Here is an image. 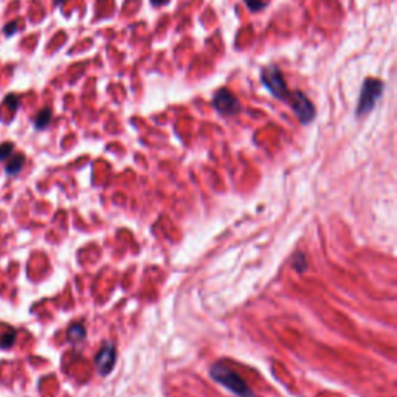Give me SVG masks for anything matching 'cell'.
<instances>
[{"mask_svg":"<svg viewBox=\"0 0 397 397\" xmlns=\"http://www.w3.org/2000/svg\"><path fill=\"white\" fill-rule=\"evenodd\" d=\"M210 375L214 382H218L219 385L225 387L238 397H253L252 389L248 388L247 383L244 382L241 375L228 365L220 364V361L219 364H214L210 369Z\"/></svg>","mask_w":397,"mask_h":397,"instance_id":"1","label":"cell"},{"mask_svg":"<svg viewBox=\"0 0 397 397\" xmlns=\"http://www.w3.org/2000/svg\"><path fill=\"white\" fill-rule=\"evenodd\" d=\"M383 89H385V84H383L380 80L369 78L365 81L359 96L357 107H355V114H357V117H364L369 114L375 106H377L379 100L382 98Z\"/></svg>","mask_w":397,"mask_h":397,"instance_id":"2","label":"cell"},{"mask_svg":"<svg viewBox=\"0 0 397 397\" xmlns=\"http://www.w3.org/2000/svg\"><path fill=\"white\" fill-rule=\"evenodd\" d=\"M261 81L262 84L269 89V92L276 96L278 100L281 101L289 100L290 92L287 89V84H285V80L283 76V72L280 70V67L274 64L264 67L261 70Z\"/></svg>","mask_w":397,"mask_h":397,"instance_id":"3","label":"cell"},{"mask_svg":"<svg viewBox=\"0 0 397 397\" xmlns=\"http://www.w3.org/2000/svg\"><path fill=\"white\" fill-rule=\"evenodd\" d=\"M289 101H290L292 110H294L295 117L298 118V121L304 124V126L315 120L317 109L315 106H313V103L308 98V95L301 92V90H295V92H292L289 96Z\"/></svg>","mask_w":397,"mask_h":397,"instance_id":"4","label":"cell"},{"mask_svg":"<svg viewBox=\"0 0 397 397\" xmlns=\"http://www.w3.org/2000/svg\"><path fill=\"white\" fill-rule=\"evenodd\" d=\"M211 104H213V107L218 110L219 114L225 115V117H233V115L241 112V103H239V100L236 98V96L233 95V92H230V90L225 89V87L219 89L218 92L213 95Z\"/></svg>","mask_w":397,"mask_h":397,"instance_id":"5","label":"cell"},{"mask_svg":"<svg viewBox=\"0 0 397 397\" xmlns=\"http://www.w3.org/2000/svg\"><path fill=\"white\" fill-rule=\"evenodd\" d=\"M117 361V347L114 343H104L95 357V365L101 375L112 373Z\"/></svg>","mask_w":397,"mask_h":397,"instance_id":"6","label":"cell"},{"mask_svg":"<svg viewBox=\"0 0 397 397\" xmlns=\"http://www.w3.org/2000/svg\"><path fill=\"white\" fill-rule=\"evenodd\" d=\"M25 163V156L24 154H15L8 158V163H6V172L8 174H17L20 170L24 168Z\"/></svg>","mask_w":397,"mask_h":397,"instance_id":"7","label":"cell"},{"mask_svg":"<svg viewBox=\"0 0 397 397\" xmlns=\"http://www.w3.org/2000/svg\"><path fill=\"white\" fill-rule=\"evenodd\" d=\"M67 338L72 341V343H78V341L84 340L86 338V329L84 326L80 324V323H75L70 327H68L67 331Z\"/></svg>","mask_w":397,"mask_h":397,"instance_id":"8","label":"cell"},{"mask_svg":"<svg viewBox=\"0 0 397 397\" xmlns=\"http://www.w3.org/2000/svg\"><path fill=\"white\" fill-rule=\"evenodd\" d=\"M50 120H52V109L45 107L38 114L36 120H34V126H36V129H45L48 124H50Z\"/></svg>","mask_w":397,"mask_h":397,"instance_id":"9","label":"cell"},{"mask_svg":"<svg viewBox=\"0 0 397 397\" xmlns=\"http://www.w3.org/2000/svg\"><path fill=\"white\" fill-rule=\"evenodd\" d=\"M292 266H294V269L298 270L299 274H303V271L308 270V260H306V256L303 253H297L294 256V262H292Z\"/></svg>","mask_w":397,"mask_h":397,"instance_id":"10","label":"cell"},{"mask_svg":"<svg viewBox=\"0 0 397 397\" xmlns=\"http://www.w3.org/2000/svg\"><path fill=\"white\" fill-rule=\"evenodd\" d=\"M13 151H15V144L6 142L0 144V162H5L13 156Z\"/></svg>","mask_w":397,"mask_h":397,"instance_id":"11","label":"cell"},{"mask_svg":"<svg viewBox=\"0 0 397 397\" xmlns=\"http://www.w3.org/2000/svg\"><path fill=\"white\" fill-rule=\"evenodd\" d=\"M19 104H20V98L15 93H10L8 96H6L5 101H3V106L8 107L11 112H16L17 107H19Z\"/></svg>","mask_w":397,"mask_h":397,"instance_id":"12","label":"cell"},{"mask_svg":"<svg viewBox=\"0 0 397 397\" xmlns=\"http://www.w3.org/2000/svg\"><path fill=\"white\" fill-rule=\"evenodd\" d=\"M247 5V8L252 11V13H257L264 10L267 6V2H264V0H244Z\"/></svg>","mask_w":397,"mask_h":397,"instance_id":"13","label":"cell"},{"mask_svg":"<svg viewBox=\"0 0 397 397\" xmlns=\"http://www.w3.org/2000/svg\"><path fill=\"white\" fill-rule=\"evenodd\" d=\"M15 338H16V332L10 331L8 337L3 336L2 338H0V347H10L13 343H15Z\"/></svg>","mask_w":397,"mask_h":397,"instance_id":"14","label":"cell"},{"mask_svg":"<svg viewBox=\"0 0 397 397\" xmlns=\"http://www.w3.org/2000/svg\"><path fill=\"white\" fill-rule=\"evenodd\" d=\"M17 30H19V20H13V22L6 24L3 31H5L6 36H13V34H15Z\"/></svg>","mask_w":397,"mask_h":397,"instance_id":"15","label":"cell"},{"mask_svg":"<svg viewBox=\"0 0 397 397\" xmlns=\"http://www.w3.org/2000/svg\"><path fill=\"white\" fill-rule=\"evenodd\" d=\"M152 6H165L170 3V0H151Z\"/></svg>","mask_w":397,"mask_h":397,"instance_id":"16","label":"cell"},{"mask_svg":"<svg viewBox=\"0 0 397 397\" xmlns=\"http://www.w3.org/2000/svg\"><path fill=\"white\" fill-rule=\"evenodd\" d=\"M67 0H54V5L57 6H59V5H62V3H66Z\"/></svg>","mask_w":397,"mask_h":397,"instance_id":"17","label":"cell"},{"mask_svg":"<svg viewBox=\"0 0 397 397\" xmlns=\"http://www.w3.org/2000/svg\"><path fill=\"white\" fill-rule=\"evenodd\" d=\"M101 2H104V0H101Z\"/></svg>","mask_w":397,"mask_h":397,"instance_id":"18","label":"cell"}]
</instances>
